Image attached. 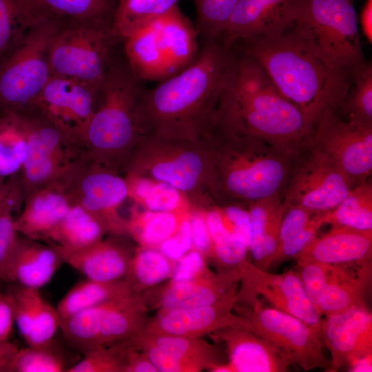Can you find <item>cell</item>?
Returning <instances> with one entry per match:
<instances>
[{
  "instance_id": "cell-1",
  "label": "cell",
  "mask_w": 372,
  "mask_h": 372,
  "mask_svg": "<svg viewBox=\"0 0 372 372\" xmlns=\"http://www.w3.org/2000/svg\"><path fill=\"white\" fill-rule=\"evenodd\" d=\"M231 48L214 118L233 130L298 153L313 126L282 95L256 59Z\"/></svg>"
},
{
  "instance_id": "cell-2",
  "label": "cell",
  "mask_w": 372,
  "mask_h": 372,
  "mask_svg": "<svg viewBox=\"0 0 372 372\" xmlns=\"http://www.w3.org/2000/svg\"><path fill=\"white\" fill-rule=\"evenodd\" d=\"M209 151L208 196L216 204H240L283 195L298 153L233 130L214 116L200 134Z\"/></svg>"
},
{
  "instance_id": "cell-3",
  "label": "cell",
  "mask_w": 372,
  "mask_h": 372,
  "mask_svg": "<svg viewBox=\"0 0 372 372\" xmlns=\"http://www.w3.org/2000/svg\"><path fill=\"white\" fill-rule=\"evenodd\" d=\"M232 48L256 59L313 126L324 112L342 109L350 72L326 64L293 25L278 34L238 40Z\"/></svg>"
},
{
  "instance_id": "cell-4",
  "label": "cell",
  "mask_w": 372,
  "mask_h": 372,
  "mask_svg": "<svg viewBox=\"0 0 372 372\" xmlns=\"http://www.w3.org/2000/svg\"><path fill=\"white\" fill-rule=\"evenodd\" d=\"M196 61L178 74L144 90L139 116L145 134H200L211 121L232 56L218 39L201 42Z\"/></svg>"
},
{
  "instance_id": "cell-5",
  "label": "cell",
  "mask_w": 372,
  "mask_h": 372,
  "mask_svg": "<svg viewBox=\"0 0 372 372\" xmlns=\"http://www.w3.org/2000/svg\"><path fill=\"white\" fill-rule=\"evenodd\" d=\"M125 56H116L100 85L94 114L85 139V149L94 163L123 174L138 144L145 135L139 104L145 90Z\"/></svg>"
},
{
  "instance_id": "cell-6",
  "label": "cell",
  "mask_w": 372,
  "mask_h": 372,
  "mask_svg": "<svg viewBox=\"0 0 372 372\" xmlns=\"http://www.w3.org/2000/svg\"><path fill=\"white\" fill-rule=\"evenodd\" d=\"M209 151L201 134L154 132L145 135L123 171L125 176L165 182L180 191L195 207L208 196Z\"/></svg>"
},
{
  "instance_id": "cell-7",
  "label": "cell",
  "mask_w": 372,
  "mask_h": 372,
  "mask_svg": "<svg viewBox=\"0 0 372 372\" xmlns=\"http://www.w3.org/2000/svg\"><path fill=\"white\" fill-rule=\"evenodd\" d=\"M122 43L125 58L136 77L158 83L194 63L202 47L195 24L178 6L141 26Z\"/></svg>"
},
{
  "instance_id": "cell-8",
  "label": "cell",
  "mask_w": 372,
  "mask_h": 372,
  "mask_svg": "<svg viewBox=\"0 0 372 372\" xmlns=\"http://www.w3.org/2000/svg\"><path fill=\"white\" fill-rule=\"evenodd\" d=\"M293 2V28L326 64L350 72L365 60L353 0Z\"/></svg>"
},
{
  "instance_id": "cell-9",
  "label": "cell",
  "mask_w": 372,
  "mask_h": 372,
  "mask_svg": "<svg viewBox=\"0 0 372 372\" xmlns=\"http://www.w3.org/2000/svg\"><path fill=\"white\" fill-rule=\"evenodd\" d=\"M59 27L35 21L0 59V110L20 111L34 105L52 72L50 48Z\"/></svg>"
},
{
  "instance_id": "cell-10",
  "label": "cell",
  "mask_w": 372,
  "mask_h": 372,
  "mask_svg": "<svg viewBox=\"0 0 372 372\" xmlns=\"http://www.w3.org/2000/svg\"><path fill=\"white\" fill-rule=\"evenodd\" d=\"M248 307H240L245 327L275 347L290 362L308 371L322 369L330 371L331 360L323 352L321 329L274 307L264 305L258 296L238 293Z\"/></svg>"
},
{
  "instance_id": "cell-11",
  "label": "cell",
  "mask_w": 372,
  "mask_h": 372,
  "mask_svg": "<svg viewBox=\"0 0 372 372\" xmlns=\"http://www.w3.org/2000/svg\"><path fill=\"white\" fill-rule=\"evenodd\" d=\"M119 43L112 27L75 24L59 28L50 48L52 75L99 88Z\"/></svg>"
},
{
  "instance_id": "cell-12",
  "label": "cell",
  "mask_w": 372,
  "mask_h": 372,
  "mask_svg": "<svg viewBox=\"0 0 372 372\" xmlns=\"http://www.w3.org/2000/svg\"><path fill=\"white\" fill-rule=\"evenodd\" d=\"M145 304L138 293L86 309L61 321L65 340L83 355L130 339L144 327Z\"/></svg>"
},
{
  "instance_id": "cell-13",
  "label": "cell",
  "mask_w": 372,
  "mask_h": 372,
  "mask_svg": "<svg viewBox=\"0 0 372 372\" xmlns=\"http://www.w3.org/2000/svg\"><path fill=\"white\" fill-rule=\"evenodd\" d=\"M28 154L19 172L25 199L63 180L87 153L84 147L68 136L36 105L28 109Z\"/></svg>"
},
{
  "instance_id": "cell-14",
  "label": "cell",
  "mask_w": 372,
  "mask_h": 372,
  "mask_svg": "<svg viewBox=\"0 0 372 372\" xmlns=\"http://www.w3.org/2000/svg\"><path fill=\"white\" fill-rule=\"evenodd\" d=\"M72 205H78L99 220L107 232L127 234V220L118 208L129 196L124 176L92 161L86 154L61 180Z\"/></svg>"
},
{
  "instance_id": "cell-15",
  "label": "cell",
  "mask_w": 372,
  "mask_h": 372,
  "mask_svg": "<svg viewBox=\"0 0 372 372\" xmlns=\"http://www.w3.org/2000/svg\"><path fill=\"white\" fill-rule=\"evenodd\" d=\"M355 186L327 156L305 146L296 156L283 203L313 213L327 212L336 207Z\"/></svg>"
},
{
  "instance_id": "cell-16",
  "label": "cell",
  "mask_w": 372,
  "mask_h": 372,
  "mask_svg": "<svg viewBox=\"0 0 372 372\" xmlns=\"http://www.w3.org/2000/svg\"><path fill=\"white\" fill-rule=\"evenodd\" d=\"M336 165L355 185L371 178L372 124L340 118L324 112L314 124L305 145Z\"/></svg>"
},
{
  "instance_id": "cell-17",
  "label": "cell",
  "mask_w": 372,
  "mask_h": 372,
  "mask_svg": "<svg viewBox=\"0 0 372 372\" xmlns=\"http://www.w3.org/2000/svg\"><path fill=\"white\" fill-rule=\"evenodd\" d=\"M99 88L70 78L52 76L36 105L55 125L84 147Z\"/></svg>"
},
{
  "instance_id": "cell-18",
  "label": "cell",
  "mask_w": 372,
  "mask_h": 372,
  "mask_svg": "<svg viewBox=\"0 0 372 372\" xmlns=\"http://www.w3.org/2000/svg\"><path fill=\"white\" fill-rule=\"evenodd\" d=\"M239 268L243 282L242 290L262 296L273 307L321 329L322 316L309 299L296 271L272 273L247 259Z\"/></svg>"
},
{
  "instance_id": "cell-19",
  "label": "cell",
  "mask_w": 372,
  "mask_h": 372,
  "mask_svg": "<svg viewBox=\"0 0 372 372\" xmlns=\"http://www.w3.org/2000/svg\"><path fill=\"white\" fill-rule=\"evenodd\" d=\"M238 302L235 288L223 298L209 305L161 311L140 333L145 336L199 338L229 327H245L243 318L232 313Z\"/></svg>"
},
{
  "instance_id": "cell-20",
  "label": "cell",
  "mask_w": 372,
  "mask_h": 372,
  "mask_svg": "<svg viewBox=\"0 0 372 372\" xmlns=\"http://www.w3.org/2000/svg\"><path fill=\"white\" fill-rule=\"evenodd\" d=\"M325 317L321 332L331 355L330 371L372 354V315L366 304Z\"/></svg>"
},
{
  "instance_id": "cell-21",
  "label": "cell",
  "mask_w": 372,
  "mask_h": 372,
  "mask_svg": "<svg viewBox=\"0 0 372 372\" xmlns=\"http://www.w3.org/2000/svg\"><path fill=\"white\" fill-rule=\"evenodd\" d=\"M293 0H239L221 39L229 47L238 40L278 34L293 25Z\"/></svg>"
},
{
  "instance_id": "cell-22",
  "label": "cell",
  "mask_w": 372,
  "mask_h": 372,
  "mask_svg": "<svg viewBox=\"0 0 372 372\" xmlns=\"http://www.w3.org/2000/svg\"><path fill=\"white\" fill-rule=\"evenodd\" d=\"M227 347L231 372H286L289 360L272 344L244 327L214 332Z\"/></svg>"
},
{
  "instance_id": "cell-23",
  "label": "cell",
  "mask_w": 372,
  "mask_h": 372,
  "mask_svg": "<svg viewBox=\"0 0 372 372\" xmlns=\"http://www.w3.org/2000/svg\"><path fill=\"white\" fill-rule=\"evenodd\" d=\"M30 23L50 21L59 28L92 24L112 28L118 0H19Z\"/></svg>"
},
{
  "instance_id": "cell-24",
  "label": "cell",
  "mask_w": 372,
  "mask_h": 372,
  "mask_svg": "<svg viewBox=\"0 0 372 372\" xmlns=\"http://www.w3.org/2000/svg\"><path fill=\"white\" fill-rule=\"evenodd\" d=\"M63 263L65 255L56 245L20 235L8 267L6 282L40 289L50 282Z\"/></svg>"
},
{
  "instance_id": "cell-25",
  "label": "cell",
  "mask_w": 372,
  "mask_h": 372,
  "mask_svg": "<svg viewBox=\"0 0 372 372\" xmlns=\"http://www.w3.org/2000/svg\"><path fill=\"white\" fill-rule=\"evenodd\" d=\"M72 206L62 181L50 184L25 198L15 227L19 235L45 242Z\"/></svg>"
},
{
  "instance_id": "cell-26",
  "label": "cell",
  "mask_w": 372,
  "mask_h": 372,
  "mask_svg": "<svg viewBox=\"0 0 372 372\" xmlns=\"http://www.w3.org/2000/svg\"><path fill=\"white\" fill-rule=\"evenodd\" d=\"M133 254L121 240L103 238L68 254L65 263L87 279L114 282L127 279Z\"/></svg>"
},
{
  "instance_id": "cell-27",
  "label": "cell",
  "mask_w": 372,
  "mask_h": 372,
  "mask_svg": "<svg viewBox=\"0 0 372 372\" xmlns=\"http://www.w3.org/2000/svg\"><path fill=\"white\" fill-rule=\"evenodd\" d=\"M371 253L372 230L331 226L325 234L316 236L294 260L342 265L371 258Z\"/></svg>"
},
{
  "instance_id": "cell-28",
  "label": "cell",
  "mask_w": 372,
  "mask_h": 372,
  "mask_svg": "<svg viewBox=\"0 0 372 372\" xmlns=\"http://www.w3.org/2000/svg\"><path fill=\"white\" fill-rule=\"evenodd\" d=\"M240 280V268L235 267L189 282H169L158 304L160 311L214 304L236 288Z\"/></svg>"
},
{
  "instance_id": "cell-29",
  "label": "cell",
  "mask_w": 372,
  "mask_h": 372,
  "mask_svg": "<svg viewBox=\"0 0 372 372\" xmlns=\"http://www.w3.org/2000/svg\"><path fill=\"white\" fill-rule=\"evenodd\" d=\"M352 271L342 265H331L327 282L319 298L317 310L331 316L366 304L365 294L371 280V259Z\"/></svg>"
},
{
  "instance_id": "cell-30",
  "label": "cell",
  "mask_w": 372,
  "mask_h": 372,
  "mask_svg": "<svg viewBox=\"0 0 372 372\" xmlns=\"http://www.w3.org/2000/svg\"><path fill=\"white\" fill-rule=\"evenodd\" d=\"M251 222L249 251L253 263L269 270L276 251L279 230L287 209L282 195L265 198L247 205Z\"/></svg>"
},
{
  "instance_id": "cell-31",
  "label": "cell",
  "mask_w": 372,
  "mask_h": 372,
  "mask_svg": "<svg viewBox=\"0 0 372 372\" xmlns=\"http://www.w3.org/2000/svg\"><path fill=\"white\" fill-rule=\"evenodd\" d=\"M105 226L83 207L72 205L45 242L59 247L65 257L103 238Z\"/></svg>"
},
{
  "instance_id": "cell-32",
  "label": "cell",
  "mask_w": 372,
  "mask_h": 372,
  "mask_svg": "<svg viewBox=\"0 0 372 372\" xmlns=\"http://www.w3.org/2000/svg\"><path fill=\"white\" fill-rule=\"evenodd\" d=\"M28 108L20 111L0 110L1 178L7 179L19 174L25 161L29 133Z\"/></svg>"
},
{
  "instance_id": "cell-33",
  "label": "cell",
  "mask_w": 372,
  "mask_h": 372,
  "mask_svg": "<svg viewBox=\"0 0 372 372\" xmlns=\"http://www.w3.org/2000/svg\"><path fill=\"white\" fill-rule=\"evenodd\" d=\"M135 292L127 280L103 282L85 279L76 284L59 302L61 321L86 309Z\"/></svg>"
},
{
  "instance_id": "cell-34",
  "label": "cell",
  "mask_w": 372,
  "mask_h": 372,
  "mask_svg": "<svg viewBox=\"0 0 372 372\" xmlns=\"http://www.w3.org/2000/svg\"><path fill=\"white\" fill-rule=\"evenodd\" d=\"M129 187V196L147 210L177 212L192 210L189 200L172 185L149 178L124 176Z\"/></svg>"
},
{
  "instance_id": "cell-35",
  "label": "cell",
  "mask_w": 372,
  "mask_h": 372,
  "mask_svg": "<svg viewBox=\"0 0 372 372\" xmlns=\"http://www.w3.org/2000/svg\"><path fill=\"white\" fill-rule=\"evenodd\" d=\"M135 338L155 345L165 353L192 366L194 372L205 369L211 370L222 364L214 347L198 338L167 335L145 336L139 333Z\"/></svg>"
},
{
  "instance_id": "cell-36",
  "label": "cell",
  "mask_w": 372,
  "mask_h": 372,
  "mask_svg": "<svg viewBox=\"0 0 372 372\" xmlns=\"http://www.w3.org/2000/svg\"><path fill=\"white\" fill-rule=\"evenodd\" d=\"M191 211L157 212L134 209L130 219L127 220V234L141 247L158 249L163 242L176 231L181 221L189 215Z\"/></svg>"
},
{
  "instance_id": "cell-37",
  "label": "cell",
  "mask_w": 372,
  "mask_h": 372,
  "mask_svg": "<svg viewBox=\"0 0 372 372\" xmlns=\"http://www.w3.org/2000/svg\"><path fill=\"white\" fill-rule=\"evenodd\" d=\"M180 0H118L112 31L121 41L148 22L178 6Z\"/></svg>"
},
{
  "instance_id": "cell-38",
  "label": "cell",
  "mask_w": 372,
  "mask_h": 372,
  "mask_svg": "<svg viewBox=\"0 0 372 372\" xmlns=\"http://www.w3.org/2000/svg\"><path fill=\"white\" fill-rule=\"evenodd\" d=\"M326 224L372 230L371 178L355 186L336 207L327 211Z\"/></svg>"
},
{
  "instance_id": "cell-39",
  "label": "cell",
  "mask_w": 372,
  "mask_h": 372,
  "mask_svg": "<svg viewBox=\"0 0 372 372\" xmlns=\"http://www.w3.org/2000/svg\"><path fill=\"white\" fill-rule=\"evenodd\" d=\"M203 209L211 238V257L226 269L239 267L247 260L249 248L227 229L214 202Z\"/></svg>"
},
{
  "instance_id": "cell-40",
  "label": "cell",
  "mask_w": 372,
  "mask_h": 372,
  "mask_svg": "<svg viewBox=\"0 0 372 372\" xmlns=\"http://www.w3.org/2000/svg\"><path fill=\"white\" fill-rule=\"evenodd\" d=\"M175 262L158 249L141 247L133 254L127 280L134 291L159 285L170 278Z\"/></svg>"
},
{
  "instance_id": "cell-41",
  "label": "cell",
  "mask_w": 372,
  "mask_h": 372,
  "mask_svg": "<svg viewBox=\"0 0 372 372\" xmlns=\"http://www.w3.org/2000/svg\"><path fill=\"white\" fill-rule=\"evenodd\" d=\"M351 85L342 109L349 120L372 124V65L366 60L350 70ZM341 109V110H342Z\"/></svg>"
},
{
  "instance_id": "cell-42",
  "label": "cell",
  "mask_w": 372,
  "mask_h": 372,
  "mask_svg": "<svg viewBox=\"0 0 372 372\" xmlns=\"http://www.w3.org/2000/svg\"><path fill=\"white\" fill-rule=\"evenodd\" d=\"M136 348L132 338L97 348L83 355L66 372H125L129 354Z\"/></svg>"
},
{
  "instance_id": "cell-43",
  "label": "cell",
  "mask_w": 372,
  "mask_h": 372,
  "mask_svg": "<svg viewBox=\"0 0 372 372\" xmlns=\"http://www.w3.org/2000/svg\"><path fill=\"white\" fill-rule=\"evenodd\" d=\"M196 8V28L201 42L222 37L239 0H192Z\"/></svg>"
},
{
  "instance_id": "cell-44",
  "label": "cell",
  "mask_w": 372,
  "mask_h": 372,
  "mask_svg": "<svg viewBox=\"0 0 372 372\" xmlns=\"http://www.w3.org/2000/svg\"><path fill=\"white\" fill-rule=\"evenodd\" d=\"M68 368L64 355L54 342L41 347L19 348L8 372H65Z\"/></svg>"
},
{
  "instance_id": "cell-45",
  "label": "cell",
  "mask_w": 372,
  "mask_h": 372,
  "mask_svg": "<svg viewBox=\"0 0 372 372\" xmlns=\"http://www.w3.org/2000/svg\"><path fill=\"white\" fill-rule=\"evenodd\" d=\"M6 293L12 304L14 323L25 341L32 330L43 296L40 289L12 283Z\"/></svg>"
},
{
  "instance_id": "cell-46",
  "label": "cell",
  "mask_w": 372,
  "mask_h": 372,
  "mask_svg": "<svg viewBox=\"0 0 372 372\" xmlns=\"http://www.w3.org/2000/svg\"><path fill=\"white\" fill-rule=\"evenodd\" d=\"M30 25L19 0H0V59L19 41Z\"/></svg>"
},
{
  "instance_id": "cell-47",
  "label": "cell",
  "mask_w": 372,
  "mask_h": 372,
  "mask_svg": "<svg viewBox=\"0 0 372 372\" xmlns=\"http://www.w3.org/2000/svg\"><path fill=\"white\" fill-rule=\"evenodd\" d=\"M324 224L326 212L316 213L304 228L277 247L270 261L269 270L288 260L295 259L317 236L318 231Z\"/></svg>"
},
{
  "instance_id": "cell-48",
  "label": "cell",
  "mask_w": 372,
  "mask_h": 372,
  "mask_svg": "<svg viewBox=\"0 0 372 372\" xmlns=\"http://www.w3.org/2000/svg\"><path fill=\"white\" fill-rule=\"evenodd\" d=\"M60 325L61 319L56 308L42 297L32 330L25 341L27 346L41 347L53 344Z\"/></svg>"
},
{
  "instance_id": "cell-49",
  "label": "cell",
  "mask_w": 372,
  "mask_h": 372,
  "mask_svg": "<svg viewBox=\"0 0 372 372\" xmlns=\"http://www.w3.org/2000/svg\"><path fill=\"white\" fill-rule=\"evenodd\" d=\"M296 262V271L304 291L317 309L318 300L327 282L331 265L306 260Z\"/></svg>"
},
{
  "instance_id": "cell-50",
  "label": "cell",
  "mask_w": 372,
  "mask_h": 372,
  "mask_svg": "<svg viewBox=\"0 0 372 372\" xmlns=\"http://www.w3.org/2000/svg\"><path fill=\"white\" fill-rule=\"evenodd\" d=\"M214 204L227 229L249 250L251 222L247 207L234 203Z\"/></svg>"
},
{
  "instance_id": "cell-51",
  "label": "cell",
  "mask_w": 372,
  "mask_h": 372,
  "mask_svg": "<svg viewBox=\"0 0 372 372\" xmlns=\"http://www.w3.org/2000/svg\"><path fill=\"white\" fill-rule=\"evenodd\" d=\"M14 211L10 207L0 211V282H6L8 267L20 236L15 227Z\"/></svg>"
},
{
  "instance_id": "cell-52",
  "label": "cell",
  "mask_w": 372,
  "mask_h": 372,
  "mask_svg": "<svg viewBox=\"0 0 372 372\" xmlns=\"http://www.w3.org/2000/svg\"><path fill=\"white\" fill-rule=\"evenodd\" d=\"M206 256L192 249L175 262L170 282H185L205 277L211 273L207 265Z\"/></svg>"
},
{
  "instance_id": "cell-53",
  "label": "cell",
  "mask_w": 372,
  "mask_h": 372,
  "mask_svg": "<svg viewBox=\"0 0 372 372\" xmlns=\"http://www.w3.org/2000/svg\"><path fill=\"white\" fill-rule=\"evenodd\" d=\"M192 249V237L188 215L181 221L176 231L163 242L158 249L167 258L176 262Z\"/></svg>"
},
{
  "instance_id": "cell-54",
  "label": "cell",
  "mask_w": 372,
  "mask_h": 372,
  "mask_svg": "<svg viewBox=\"0 0 372 372\" xmlns=\"http://www.w3.org/2000/svg\"><path fill=\"white\" fill-rule=\"evenodd\" d=\"M189 214L192 237V249L206 257L211 256V238L207 223L204 209L194 207Z\"/></svg>"
},
{
  "instance_id": "cell-55",
  "label": "cell",
  "mask_w": 372,
  "mask_h": 372,
  "mask_svg": "<svg viewBox=\"0 0 372 372\" xmlns=\"http://www.w3.org/2000/svg\"><path fill=\"white\" fill-rule=\"evenodd\" d=\"M24 200L19 173L7 179L0 178V211L8 207L16 210L23 204Z\"/></svg>"
},
{
  "instance_id": "cell-56",
  "label": "cell",
  "mask_w": 372,
  "mask_h": 372,
  "mask_svg": "<svg viewBox=\"0 0 372 372\" xmlns=\"http://www.w3.org/2000/svg\"><path fill=\"white\" fill-rule=\"evenodd\" d=\"M14 323L12 304L7 293L0 291V340H9Z\"/></svg>"
},
{
  "instance_id": "cell-57",
  "label": "cell",
  "mask_w": 372,
  "mask_h": 372,
  "mask_svg": "<svg viewBox=\"0 0 372 372\" xmlns=\"http://www.w3.org/2000/svg\"><path fill=\"white\" fill-rule=\"evenodd\" d=\"M136 349L129 354L125 372H158L145 353L138 354Z\"/></svg>"
},
{
  "instance_id": "cell-58",
  "label": "cell",
  "mask_w": 372,
  "mask_h": 372,
  "mask_svg": "<svg viewBox=\"0 0 372 372\" xmlns=\"http://www.w3.org/2000/svg\"><path fill=\"white\" fill-rule=\"evenodd\" d=\"M362 32L368 42H372V0H365L360 16Z\"/></svg>"
},
{
  "instance_id": "cell-59",
  "label": "cell",
  "mask_w": 372,
  "mask_h": 372,
  "mask_svg": "<svg viewBox=\"0 0 372 372\" xmlns=\"http://www.w3.org/2000/svg\"><path fill=\"white\" fill-rule=\"evenodd\" d=\"M371 355L360 358L349 365L351 371H371Z\"/></svg>"
},
{
  "instance_id": "cell-60",
  "label": "cell",
  "mask_w": 372,
  "mask_h": 372,
  "mask_svg": "<svg viewBox=\"0 0 372 372\" xmlns=\"http://www.w3.org/2000/svg\"><path fill=\"white\" fill-rule=\"evenodd\" d=\"M19 348L10 340H0V358L12 359Z\"/></svg>"
}]
</instances>
